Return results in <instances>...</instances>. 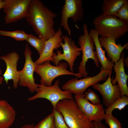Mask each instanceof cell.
I'll return each instance as SVG.
<instances>
[{"label": "cell", "mask_w": 128, "mask_h": 128, "mask_svg": "<svg viewBox=\"0 0 128 128\" xmlns=\"http://www.w3.org/2000/svg\"><path fill=\"white\" fill-rule=\"evenodd\" d=\"M62 34L60 26L55 35L46 41L42 53L35 62L36 65L43 64L49 61L54 62L52 57L53 51L61 47L60 43L63 41Z\"/></svg>", "instance_id": "9a60e30c"}, {"label": "cell", "mask_w": 128, "mask_h": 128, "mask_svg": "<svg viewBox=\"0 0 128 128\" xmlns=\"http://www.w3.org/2000/svg\"><path fill=\"white\" fill-rule=\"evenodd\" d=\"M63 40L64 43L61 42L60 45L63 49V53L59 50L57 51V54L53 53L52 56L53 63L56 66H57L61 60H65L68 63L70 71L73 72L74 63L78 57L81 54V49L75 45L74 41L71 37L65 35L63 36Z\"/></svg>", "instance_id": "ba28073f"}, {"label": "cell", "mask_w": 128, "mask_h": 128, "mask_svg": "<svg viewBox=\"0 0 128 128\" xmlns=\"http://www.w3.org/2000/svg\"><path fill=\"white\" fill-rule=\"evenodd\" d=\"M0 35L10 37L17 41H26L29 36L24 31L20 30L8 31L0 30Z\"/></svg>", "instance_id": "603a6c76"}, {"label": "cell", "mask_w": 128, "mask_h": 128, "mask_svg": "<svg viewBox=\"0 0 128 128\" xmlns=\"http://www.w3.org/2000/svg\"><path fill=\"white\" fill-rule=\"evenodd\" d=\"M55 128H70L66 123L61 114L56 109H53Z\"/></svg>", "instance_id": "d4e9b609"}, {"label": "cell", "mask_w": 128, "mask_h": 128, "mask_svg": "<svg viewBox=\"0 0 128 128\" xmlns=\"http://www.w3.org/2000/svg\"><path fill=\"white\" fill-rule=\"evenodd\" d=\"M84 10L82 0H65L61 11L60 26L68 32L71 37V30L69 26V18L75 22L83 18Z\"/></svg>", "instance_id": "8fae6325"}, {"label": "cell", "mask_w": 128, "mask_h": 128, "mask_svg": "<svg viewBox=\"0 0 128 128\" xmlns=\"http://www.w3.org/2000/svg\"><path fill=\"white\" fill-rule=\"evenodd\" d=\"M93 23L99 35L114 39L116 41L128 31V22L114 16L101 14L94 18Z\"/></svg>", "instance_id": "7a4b0ae2"}, {"label": "cell", "mask_w": 128, "mask_h": 128, "mask_svg": "<svg viewBox=\"0 0 128 128\" xmlns=\"http://www.w3.org/2000/svg\"><path fill=\"white\" fill-rule=\"evenodd\" d=\"M0 58L4 60L6 65V69L3 76L6 84L9 80H12L13 86L16 89L19 81V76L17 66L20 59L18 54L16 52H9L6 55L1 56Z\"/></svg>", "instance_id": "5bb4252c"}, {"label": "cell", "mask_w": 128, "mask_h": 128, "mask_svg": "<svg viewBox=\"0 0 128 128\" xmlns=\"http://www.w3.org/2000/svg\"><path fill=\"white\" fill-rule=\"evenodd\" d=\"M4 4V0H0V9L3 8Z\"/></svg>", "instance_id": "f546056e"}, {"label": "cell", "mask_w": 128, "mask_h": 128, "mask_svg": "<svg viewBox=\"0 0 128 128\" xmlns=\"http://www.w3.org/2000/svg\"><path fill=\"white\" fill-rule=\"evenodd\" d=\"M111 72L102 69L98 74L93 76L87 77L79 80L77 77L72 78L63 85L62 89L75 95L81 96L89 87L100 81L106 80Z\"/></svg>", "instance_id": "52a82bcc"}, {"label": "cell", "mask_w": 128, "mask_h": 128, "mask_svg": "<svg viewBox=\"0 0 128 128\" xmlns=\"http://www.w3.org/2000/svg\"><path fill=\"white\" fill-rule=\"evenodd\" d=\"M93 122L95 124V128H100V123Z\"/></svg>", "instance_id": "1f68e13d"}, {"label": "cell", "mask_w": 128, "mask_h": 128, "mask_svg": "<svg viewBox=\"0 0 128 128\" xmlns=\"http://www.w3.org/2000/svg\"><path fill=\"white\" fill-rule=\"evenodd\" d=\"M35 128H55L54 115L51 113L40 122Z\"/></svg>", "instance_id": "cb8c5ba5"}, {"label": "cell", "mask_w": 128, "mask_h": 128, "mask_svg": "<svg viewBox=\"0 0 128 128\" xmlns=\"http://www.w3.org/2000/svg\"><path fill=\"white\" fill-rule=\"evenodd\" d=\"M104 119L106 123L109 125L110 128H121L122 127L121 123L111 114L105 113Z\"/></svg>", "instance_id": "4316f807"}, {"label": "cell", "mask_w": 128, "mask_h": 128, "mask_svg": "<svg viewBox=\"0 0 128 128\" xmlns=\"http://www.w3.org/2000/svg\"><path fill=\"white\" fill-rule=\"evenodd\" d=\"M16 113L13 107L7 101L0 100V128H9L15 119Z\"/></svg>", "instance_id": "ac0fdd59"}, {"label": "cell", "mask_w": 128, "mask_h": 128, "mask_svg": "<svg viewBox=\"0 0 128 128\" xmlns=\"http://www.w3.org/2000/svg\"><path fill=\"white\" fill-rule=\"evenodd\" d=\"M123 63L125 64V65L128 67V58H124L123 59Z\"/></svg>", "instance_id": "4dcf8cb0"}, {"label": "cell", "mask_w": 128, "mask_h": 128, "mask_svg": "<svg viewBox=\"0 0 128 128\" xmlns=\"http://www.w3.org/2000/svg\"><path fill=\"white\" fill-rule=\"evenodd\" d=\"M104 83H98L92 86L94 89L98 90L103 96L104 103L107 108L110 106L117 99L121 97L120 88L118 84L113 85L111 82V75Z\"/></svg>", "instance_id": "4fadbf2b"}, {"label": "cell", "mask_w": 128, "mask_h": 128, "mask_svg": "<svg viewBox=\"0 0 128 128\" xmlns=\"http://www.w3.org/2000/svg\"><path fill=\"white\" fill-rule=\"evenodd\" d=\"M100 128H107L105 125L102 124L101 122L100 123Z\"/></svg>", "instance_id": "d6a6232c"}, {"label": "cell", "mask_w": 128, "mask_h": 128, "mask_svg": "<svg viewBox=\"0 0 128 128\" xmlns=\"http://www.w3.org/2000/svg\"><path fill=\"white\" fill-rule=\"evenodd\" d=\"M102 47L106 51L108 58L114 63L117 62L120 59L122 51L125 49L128 50V43L122 46L120 43L116 44L114 39L109 37H101L99 38Z\"/></svg>", "instance_id": "2e32d148"}, {"label": "cell", "mask_w": 128, "mask_h": 128, "mask_svg": "<svg viewBox=\"0 0 128 128\" xmlns=\"http://www.w3.org/2000/svg\"><path fill=\"white\" fill-rule=\"evenodd\" d=\"M121 128H122V127H121Z\"/></svg>", "instance_id": "d590c367"}, {"label": "cell", "mask_w": 128, "mask_h": 128, "mask_svg": "<svg viewBox=\"0 0 128 128\" xmlns=\"http://www.w3.org/2000/svg\"><path fill=\"white\" fill-rule=\"evenodd\" d=\"M56 109L61 114L70 128H95L94 122L90 121L80 110L73 99L60 100Z\"/></svg>", "instance_id": "3957f363"}, {"label": "cell", "mask_w": 128, "mask_h": 128, "mask_svg": "<svg viewBox=\"0 0 128 128\" xmlns=\"http://www.w3.org/2000/svg\"><path fill=\"white\" fill-rule=\"evenodd\" d=\"M128 105V96L124 95L117 99L110 106L106 109L105 110V114H111L114 109L121 110Z\"/></svg>", "instance_id": "7402d4cb"}, {"label": "cell", "mask_w": 128, "mask_h": 128, "mask_svg": "<svg viewBox=\"0 0 128 128\" xmlns=\"http://www.w3.org/2000/svg\"><path fill=\"white\" fill-rule=\"evenodd\" d=\"M83 34L80 36L78 43L80 46L82 53V59L79 63V72L84 77L87 76L88 73L86 68V63L89 59H93L96 66L98 68L100 62L96 51H94V40L89 34L87 26L86 23L83 25Z\"/></svg>", "instance_id": "5b68a950"}, {"label": "cell", "mask_w": 128, "mask_h": 128, "mask_svg": "<svg viewBox=\"0 0 128 128\" xmlns=\"http://www.w3.org/2000/svg\"><path fill=\"white\" fill-rule=\"evenodd\" d=\"M57 16L41 1L31 0L25 18L36 34L47 41L56 33L54 19Z\"/></svg>", "instance_id": "6da1fadb"}, {"label": "cell", "mask_w": 128, "mask_h": 128, "mask_svg": "<svg viewBox=\"0 0 128 128\" xmlns=\"http://www.w3.org/2000/svg\"><path fill=\"white\" fill-rule=\"evenodd\" d=\"M2 71H1V70H0V75H2Z\"/></svg>", "instance_id": "e575fe53"}, {"label": "cell", "mask_w": 128, "mask_h": 128, "mask_svg": "<svg viewBox=\"0 0 128 128\" xmlns=\"http://www.w3.org/2000/svg\"><path fill=\"white\" fill-rule=\"evenodd\" d=\"M127 0H104L102 9L104 15L114 16Z\"/></svg>", "instance_id": "ffe728a7"}, {"label": "cell", "mask_w": 128, "mask_h": 128, "mask_svg": "<svg viewBox=\"0 0 128 128\" xmlns=\"http://www.w3.org/2000/svg\"><path fill=\"white\" fill-rule=\"evenodd\" d=\"M120 19L128 22V1L121 6L114 16Z\"/></svg>", "instance_id": "83f0119b"}, {"label": "cell", "mask_w": 128, "mask_h": 128, "mask_svg": "<svg viewBox=\"0 0 128 128\" xmlns=\"http://www.w3.org/2000/svg\"><path fill=\"white\" fill-rule=\"evenodd\" d=\"M26 41L30 45L36 49L40 55L43 51L46 41L42 37L30 34Z\"/></svg>", "instance_id": "44dd1931"}, {"label": "cell", "mask_w": 128, "mask_h": 128, "mask_svg": "<svg viewBox=\"0 0 128 128\" xmlns=\"http://www.w3.org/2000/svg\"><path fill=\"white\" fill-rule=\"evenodd\" d=\"M121 55V57L115 63L113 66L116 75L114 78L111 79V82L113 85L118 82L121 97L124 95L128 96V87L127 84L128 75L126 74L124 70V53L123 52Z\"/></svg>", "instance_id": "e0dca14e"}, {"label": "cell", "mask_w": 128, "mask_h": 128, "mask_svg": "<svg viewBox=\"0 0 128 128\" xmlns=\"http://www.w3.org/2000/svg\"><path fill=\"white\" fill-rule=\"evenodd\" d=\"M3 9L5 23L15 22L27 16L31 0H5Z\"/></svg>", "instance_id": "30bf717a"}, {"label": "cell", "mask_w": 128, "mask_h": 128, "mask_svg": "<svg viewBox=\"0 0 128 128\" xmlns=\"http://www.w3.org/2000/svg\"><path fill=\"white\" fill-rule=\"evenodd\" d=\"M20 128H35V126L33 124H26Z\"/></svg>", "instance_id": "f1b7e54d"}, {"label": "cell", "mask_w": 128, "mask_h": 128, "mask_svg": "<svg viewBox=\"0 0 128 128\" xmlns=\"http://www.w3.org/2000/svg\"><path fill=\"white\" fill-rule=\"evenodd\" d=\"M32 54L29 46L26 44L24 53L25 59L24 66L21 70L18 71L19 76L18 84L21 86L27 87L30 92L33 93L37 92L38 87L34 77L36 65L32 59Z\"/></svg>", "instance_id": "9c48e42d"}, {"label": "cell", "mask_w": 128, "mask_h": 128, "mask_svg": "<svg viewBox=\"0 0 128 128\" xmlns=\"http://www.w3.org/2000/svg\"><path fill=\"white\" fill-rule=\"evenodd\" d=\"M74 99L79 109L90 121L100 123L104 119L105 110L103 105L91 104L82 96L75 95Z\"/></svg>", "instance_id": "7c38bea8"}, {"label": "cell", "mask_w": 128, "mask_h": 128, "mask_svg": "<svg viewBox=\"0 0 128 128\" xmlns=\"http://www.w3.org/2000/svg\"><path fill=\"white\" fill-rule=\"evenodd\" d=\"M50 61H47L36 66L35 72L40 76L41 84L51 86L54 80L61 75H73L79 78L83 77L79 73H75L68 70V64L65 62H60L57 66H54L50 64Z\"/></svg>", "instance_id": "277c9868"}, {"label": "cell", "mask_w": 128, "mask_h": 128, "mask_svg": "<svg viewBox=\"0 0 128 128\" xmlns=\"http://www.w3.org/2000/svg\"><path fill=\"white\" fill-rule=\"evenodd\" d=\"M81 96L84 99L90 101L93 104H100V102L98 96L91 89H89L86 93Z\"/></svg>", "instance_id": "484cf974"}, {"label": "cell", "mask_w": 128, "mask_h": 128, "mask_svg": "<svg viewBox=\"0 0 128 128\" xmlns=\"http://www.w3.org/2000/svg\"><path fill=\"white\" fill-rule=\"evenodd\" d=\"M59 81L56 80L53 85L47 86L42 84H38L37 93L27 98L29 101L38 98H44L49 101L53 109H56V105L60 100L64 99H73L72 93L66 91L62 90L59 87Z\"/></svg>", "instance_id": "8992f818"}, {"label": "cell", "mask_w": 128, "mask_h": 128, "mask_svg": "<svg viewBox=\"0 0 128 128\" xmlns=\"http://www.w3.org/2000/svg\"><path fill=\"white\" fill-rule=\"evenodd\" d=\"M89 34L93 39L97 57L103 69L112 72L114 63L105 55V51L103 50L100 43L98 33L95 29H91Z\"/></svg>", "instance_id": "d6986e66"}, {"label": "cell", "mask_w": 128, "mask_h": 128, "mask_svg": "<svg viewBox=\"0 0 128 128\" xmlns=\"http://www.w3.org/2000/svg\"><path fill=\"white\" fill-rule=\"evenodd\" d=\"M4 79V78L0 76V84H2Z\"/></svg>", "instance_id": "836d02e7"}]
</instances>
